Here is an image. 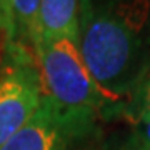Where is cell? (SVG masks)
<instances>
[{"label": "cell", "instance_id": "1", "mask_svg": "<svg viewBox=\"0 0 150 150\" xmlns=\"http://www.w3.org/2000/svg\"><path fill=\"white\" fill-rule=\"evenodd\" d=\"M149 0H80L77 45L107 102L132 93L149 65Z\"/></svg>", "mask_w": 150, "mask_h": 150}, {"label": "cell", "instance_id": "2", "mask_svg": "<svg viewBox=\"0 0 150 150\" xmlns=\"http://www.w3.org/2000/svg\"><path fill=\"white\" fill-rule=\"evenodd\" d=\"M43 95L62 113L95 125L107 98L82 57L77 40L67 37L42 42L35 50Z\"/></svg>", "mask_w": 150, "mask_h": 150}, {"label": "cell", "instance_id": "3", "mask_svg": "<svg viewBox=\"0 0 150 150\" xmlns=\"http://www.w3.org/2000/svg\"><path fill=\"white\" fill-rule=\"evenodd\" d=\"M43 100L37 57L18 45H8L0 69V149L37 113Z\"/></svg>", "mask_w": 150, "mask_h": 150}, {"label": "cell", "instance_id": "4", "mask_svg": "<svg viewBox=\"0 0 150 150\" xmlns=\"http://www.w3.org/2000/svg\"><path fill=\"white\" fill-rule=\"evenodd\" d=\"M93 125L65 115L43 95L42 105L0 150H83Z\"/></svg>", "mask_w": 150, "mask_h": 150}, {"label": "cell", "instance_id": "5", "mask_svg": "<svg viewBox=\"0 0 150 150\" xmlns=\"http://www.w3.org/2000/svg\"><path fill=\"white\" fill-rule=\"evenodd\" d=\"M79 4L80 0H40L38 45L60 37L77 40Z\"/></svg>", "mask_w": 150, "mask_h": 150}, {"label": "cell", "instance_id": "6", "mask_svg": "<svg viewBox=\"0 0 150 150\" xmlns=\"http://www.w3.org/2000/svg\"><path fill=\"white\" fill-rule=\"evenodd\" d=\"M12 35L8 45H18L33 52L38 45L40 0H10Z\"/></svg>", "mask_w": 150, "mask_h": 150}, {"label": "cell", "instance_id": "7", "mask_svg": "<svg viewBox=\"0 0 150 150\" xmlns=\"http://www.w3.org/2000/svg\"><path fill=\"white\" fill-rule=\"evenodd\" d=\"M0 33L10 40L12 35V5L10 0H0Z\"/></svg>", "mask_w": 150, "mask_h": 150}, {"label": "cell", "instance_id": "8", "mask_svg": "<svg viewBox=\"0 0 150 150\" xmlns=\"http://www.w3.org/2000/svg\"><path fill=\"white\" fill-rule=\"evenodd\" d=\"M137 135L150 149V115H144L142 117V120H140V132Z\"/></svg>", "mask_w": 150, "mask_h": 150}, {"label": "cell", "instance_id": "9", "mask_svg": "<svg viewBox=\"0 0 150 150\" xmlns=\"http://www.w3.org/2000/svg\"><path fill=\"white\" fill-rule=\"evenodd\" d=\"M118 150H150V149L142 142V139H140L139 135H134V137H130L125 144L120 145Z\"/></svg>", "mask_w": 150, "mask_h": 150}, {"label": "cell", "instance_id": "10", "mask_svg": "<svg viewBox=\"0 0 150 150\" xmlns=\"http://www.w3.org/2000/svg\"><path fill=\"white\" fill-rule=\"evenodd\" d=\"M144 115H150V83L145 88V105H144V112H142V117Z\"/></svg>", "mask_w": 150, "mask_h": 150}]
</instances>
